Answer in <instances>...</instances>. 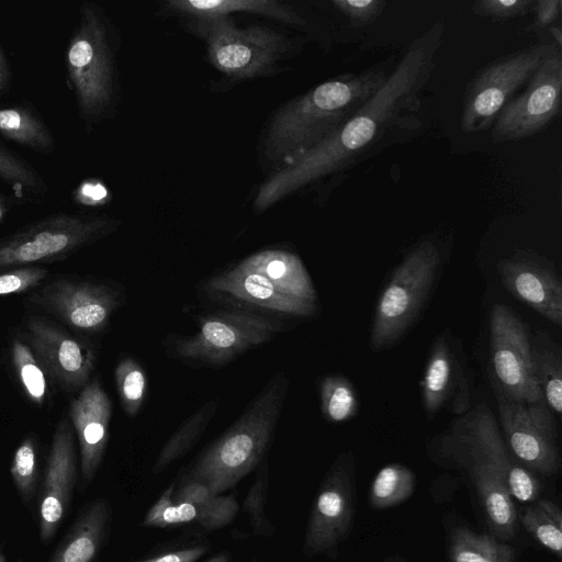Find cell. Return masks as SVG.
<instances>
[{"label": "cell", "instance_id": "f1b7e54d", "mask_svg": "<svg viewBox=\"0 0 562 562\" xmlns=\"http://www.w3.org/2000/svg\"><path fill=\"white\" fill-rule=\"evenodd\" d=\"M518 521L541 547L561 560L562 512L555 503L531 502L518 513Z\"/></svg>", "mask_w": 562, "mask_h": 562}, {"label": "cell", "instance_id": "8d00e7d4", "mask_svg": "<svg viewBox=\"0 0 562 562\" xmlns=\"http://www.w3.org/2000/svg\"><path fill=\"white\" fill-rule=\"evenodd\" d=\"M0 178L18 190H43V182L37 172L2 146H0Z\"/></svg>", "mask_w": 562, "mask_h": 562}, {"label": "cell", "instance_id": "ba28073f", "mask_svg": "<svg viewBox=\"0 0 562 562\" xmlns=\"http://www.w3.org/2000/svg\"><path fill=\"white\" fill-rule=\"evenodd\" d=\"M212 66L233 80L269 75L290 49L279 32L261 25L239 27L231 16L202 27Z\"/></svg>", "mask_w": 562, "mask_h": 562}, {"label": "cell", "instance_id": "ffe728a7", "mask_svg": "<svg viewBox=\"0 0 562 562\" xmlns=\"http://www.w3.org/2000/svg\"><path fill=\"white\" fill-rule=\"evenodd\" d=\"M74 428L61 419L54 431L40 499V533L49 540L63 520L76 477Z\"/></svg>", "mask_w": 562, "mask_h": 562}, {"label": "cell", "instance_id": "7402d4cb", "mask_svg": "<svg viewBox=\"0 0 562 562\" xmlns=\"http://www.w3.org/2000/svg\"><path fill=\"white\" fill-rule=\"evenodd\" d=\"M165 8L193 19L200 27L237 12L260 14L292 25L304 24L293 7L276 0H168Z\"/></svg>", "mask_w": 562, "mask_h": 562}, {"label": "cell", "instance_id": "4fadbf2b", "mask_svg": "<svg viewBox=\"0 0 562 562\" xmlns=\"http://www.w3.org/2000/svg\"><path fill=\"white\" fill-rule=\"evenodd\" d=\"M355 509L356 463L351 453H341L314 499L305 533V554L335 559L339 543L352 527Z\"/></svg>", "mask_w": 562, "mask_h": 562}, {"label": "cell", "instance_id": "60d3db41", "mask_svg": "<svg viewBox=\"0 0 562 562\" xmlns=\"http://www.w3.org/2000/svg\"><path fill=\"white\" fill-rule=\"evenodd\" d=\"M331 3L356 25L372 23L385 7L384 0H334Z\"/></svg>", "mask_w": 562, "mask_h": 562}, {"label": "cell", "instance_id": "83f0119b", "mask_svg": "<svg viewBox=\"0 0 562 562\" xmlns=\"http://www.w3.org/2000/svg\"><path fill=\"white\" fill-rule=\"evenodd\" d=\"M0 134L40 153H49L54 147V137L45 123L22 105L0 109Z\"/></svg>", "mask_w": 562, "mask_h": 562}, {"label": "cell", "instance_id": "5bb4252c", "mask_svg": "<svg viewBox=\"0 0 562 562\" xmlns=\"http://www.w3.org/2000/svg\"><path fill=\"white\" fill-rule=\"evenodd\" d=\"M562 92V60L559 49L550 54L527 82L496 116L495 143L530 137L546 128L559 114Z\"/></svg>", "mask_w": 562, "mask_h": 562}, {"label": "cell", "instance_id": "f546056e", "mask_svg": "<svg viewBox=\"0 0 562 562\" xmlns=\"http://www.w3.org/2000/svg\"><path fill=\"white\" fill-rule=\"evenodd\" d=\"M217 407V400H211L179 426L157 456L153 468L154 474L183 457L195 445L214 418Z\"/></svg>", "mask_w": 562, "mask_h": 562}, {"label": "cell", "instance_id": "4dcf8cb0", "mask_svg": "<svg viewBox=\"0 0 562 562\" xmlns=\"http://www.w3.org/2000/svg\"><path fill=\"white\" fill-rule=\"evenodd\" d=\"M415 473L405 464L389 463L374 475L369 488V504L382 510L406 502L415 492Z\"/></svg>", "mask_w": 562, "mask_h": 562}, {"label": "cell", "instance_id": "9a60e30c", "mask_svg": "<svg viewBox=\"0 0 562 562\" xmlns=\"http://www.w3.org/2000/svg\"><path fill=\"white\" fill-rule=\"evenodd\" d=\"M423 411L434 418L446 411L461 416L472 408V376L461 339L446 328L429 349L420 381Z\"/></svg>", "mask_w": 562, "mask_h": 562}, {"label": "cell", "instance_id": "f6af8a7d", "mask_svg": "<svg viewBox=\"0 0 562 562\" xmlns=\"http://www.w3.org/2000/svg\"><path fill=\"white\" fill-rule=\"evenodd\" d=\"M9 82V69L5 57L0 48V91L3 90Z\"/></svg>", "mask_w": 562, "mask_h": 562}, {"label": "cell", "instance_id": "9c48e42d", "mask_svg": "<svg viewBox=\"0 0 562 562\" xmlns=\"http://www.w3.org/2000/svg\"><path fill=\"white\" fill-rule=\"evenodd\" d=\"M488 372L496 398L517 403L543 401L532 374L528 327L505 304H495L490 315Z\"/></svg>", "mask_w": 562, "mask_h": 562}, {"label": "cell", "instance_id": "e575fe53", "mask_svg": "<svg viewBox=\"0 0 562 562\" xmlns=\"http://www.w3.org/2000/svg\"><path fill=\"white\" fill-rule=\"evenodd\" d=\"M175 485H170L144 517L146 527L166 528L169 526L196 521L195 507L183 501H173Z\"/></svg>", "mask_w": 562, "mask_h": 562}, {"label": "cell", "instance_id": "3957f363", "mask_svg": "<svg viewBox=\"0 0 562 562\" xmlns=\"http://www.w3.org/2000/svg\"><path fill=\"white\" fill-rule=\"evenodd\" d=\"M387 76L385 70L376 68L340 76L290 100L270 121L266 156L286 165L316 146L361 109Z\"/></svg>", "mask_w": 562, "mask_h": 562}, {"label": "cell", "instance_id": "8fae6325", "mask_svg": "<svg viewBox=\"0 0 562 562\" xmlns=\"http://www.w3.org/2000/svg\"><path fill=\"white\" fill-rule=\"evenodd\" d=\"M195 334L177 340L182 359L220 366L274 337L281 326L263 316L240 311H220L200 317Z\"/></svg>", "mask_w": 562, "mask_h": 562}, {"label": "cell", "instance_id": "30bf717a", "mask_svg": "<svg viewBox=\"0 0 562 562\" xmlns=\"http://www.w3.org/2000/svg\"><path fill=\"white\" fill-rule=\"evenodd\" d=\"M558 48L537 44L502 57L482 69L464 97L461 127L464 132L488 128L502 109L527 85L542 61Z\"/></svg>", "mask_w": 562, "mask_h": 562}, {"label": "cell", "instance_id": "6da1fadb", "mask_svg": "<svg viewBox=\"0 0 562 562\" xmlns=\"http://www.w3.org/2000/svg\"><path fill=\"white\" fill-rule=\"evenodd\" d=\"M443 24L437 22L415 38L381 89L323 142L284 165L259 188L254 209L261 213L282 199L341 171L375 146L417 104L440 46Z\"/></svg>", "mask_w": 562, "mask_h": 562}, {"label": "cell", "instance_id": "2e32d148", "mask_svg": "<svg viewBox=\"0 0 562 562\" xmlns=\"http://www.w3.org/2000/svg\"><path fill=\"white\" fill-rule=\"evenodd\" d=\"M33 299L67 326L85 333L103 330L122 303L121 294L106 284L67 278L50 281Z\"/></svg>", "mask_w": 562, "mask_h": 562}, {"label": "cell", "instance_id": "7a4b0ae2", "mask_svg": "<svg viewBox=\"0 0 562 562\" xmlns=\"http://www.w3.org/2000/svg\"><path fill=\"white\" fill-rule=\"evenodd\" d=\"M430 459L462 473L474 488L491 535L509 541L519 529L515 502L531 503L540 481L509 452L497 418L485 403L458 416L427 445Z\"/></svg>", "mask_w": 562, "mask_h": 562}, {"label": "cell", "instance_id": "ab89813d", "mask_svg": "<svg viewBox=\"0 0 562 562\" xmlns=\"http://www.w3.org/2000/svg\"><path fill=\"white\" fill-rule=\"evenodd\" d=\"M533 3L532 0H480L472 4V9L483 18L508 20L526 14Z\"/></svg>", "mask_w": 562, "mask_h": 562}, {"label": "cell", "instance_id": "d4e9b609", "mask_svg": "<svg viewBox=\"0 0 562 562\" xmlns=\"http://www.w3.org/2000/svg\"><path fill=\"white\" fill-rule=\"evenodd\" d=\"M531 369L544 403L554 416L562 412V348L548 333L530 337Z\"/></svg>", "mask_w": 562, "mask_h": 562}, {"label": "cell", "instance_id": "1f68e13d", "mask_svg": "<svg viewBox=\"0 0 562 562\" xmlns=\"http://www.w3.org/2000/svg\"><path fill=\"white\" fill-rule=\"evenodd\" d=\"M321 411L330 423H344L359 411V398L352 382L344 375L331 374L319 383Z\"/></svg>", "mask_w": 562, "mask_h": 562}, {"label": "cell", "instance_id": "44dd1931", "mask_svg": "<svg viewBox=\"0 0 562 562\" xmlns=\"http://www.w3.org/2000/svg\"><path fill=\"white\" fill-rule=\"evenodd\" d=\"M112 414L111 400L99 379L90 380L70 403L69 416L80 448V470L86 482L102 461Z\"/></svg>", "mask_w": 562, "mask_h": 562}, {"label": "cell", "instance_id": "681fc988", "mask_svg": "<svg viewBox=\"0 0 562 562\" xmlns=\"http://www.w3.org/2000/svg\"><path fill=\"white\" fill-rule=\"evenodd\" d=\"M0 562H7L2 552H0Z\"/></svg>", "mask_w": 562, "mask_h": 562}, {"label": "cell", "instance_id": "52a82bcc", "mask_svg": "<svg viewBox=\"0 0 562 562\" xmlns=\"http://www.w3.org/2000/svg\"><path fill=\"white\" fill-rule=\"evenodd\" d=\"M117 226L113 218L58 214L0 239V271L54 261L97 241Z\"/></svg>", "mask_w": 562, "mask_h": 562}, {"label": "cell", "instance_id": "e0dca14e", "mask_svg": "<svg viewBox=\"0 0 562 562\" xmlns=\"http://www.w3.org/2000/svg\"><path fill=\"white\" fill-rule=\"evenodd\" d=\"M30 347L48 376L65 391L82 389L95 367V351L52 321L33 315L26 322Z\"/></svg>", "mask_w": 562, "mask_h": 562}, {"label": "cell", "instance_id": "74e56055", "mask_svg": "<svg viewBox=\"0 0 562 562\" xmlns=\"http://www.w3.org/2000/svg\"><path fill=\"white\" fill-rule=\"evenodd\" d=\"M267 476V467L263 464L258 471L244 504V510L248 514L255 532L266 536L273 532V527L265 515Z\"/></svg>", "mask_w": 562, "mask_h": 562}, {"label": "cell", "instance_id": "4316f807", "mask_svg": "<svg viewBox=\"0 0 562 562\" xmlns=\"http://www.w3.org/2000/svg\"><path fill=\"white\" fill-rule=\"evenodd\" d=\"M172 498L192 504L198 513L196 521L205 529L228 525L238 512L237 501L232 495L214 494L203 483L190 477L173 492Z\"/></svg>", "mask_w": 562, "mask_h": 562}, {"label": "cell", "instance_id": "ee69618b", "mask_svg": "<svg viewBox=\"0 0 562 562\" xmlns=\"http://www.w3.org/2000/svg\"><path fill=\"white\" fill-rule=\"evenodd\" d=\"M537 25L546 27L551 25L561 12V0H537L533 3Z\"/></svg>", "mask_w": 562, "mask_h": 562}, {"label": "cell", "instance_id": "836d02e7", "mask_svg": "<svg viewBox=\"0 0 562 562\" xmlns=\"http://www.w3.org/2000/svg\"><path fill=\"white\" fill-rule=\"evenodd\" d=\"M114 378L124 412L131 417L136 416L147 392V378L143 367L134 358L125 357L117 363Z\"/></svg>", "mask_w": 562, "mask_h": 562}, {"label": "cell", "instance_id": "5b68a950", "mask_svg": "<svg viewBox=\"0 0 562 562\" xmlns=\"http://www.w3.org/2000/svg\"><path fill=\"white\" fill-rule=\"evenodd\" d=\"M441 252L430 239L418 243L396 266L376 301L370 348L396 345L420 315L441 267Z\"/></svg>", "mask_w": 562, "mask_h": 562}, {"label": "cell", "instance_id": "cb8c5ba5", "mask_svg": "<svg viewBox=\"0 0 562 562\" xmlns=\"http://www.w3.org/2000/svg\"><path fill=\"white\" fill-rule=\"evenodd\" d=\"M109 506L103 499L92 503L77 519L50 562H92L104 537Z\"/></svg>", "mask_w": 562, "mask_h": 562}, {"label": "cell", "instance_id": "ac0fdd59", "mask_svg": "<svg viewBox=\"0 0 562 562\" xmlns=\"http://www.w3.org/2000/svg\"><path fill=\"white\" fill-rule=\"evenodd\" d=\"M497 271L510 295L561 327L562 282L548 258L532 250L519 249L499 260Z\"/></svg>", "mask_w": 562, "mask_h": 562}, {"label": "cell", "instance_id": "7c38bea8", "mask_svg": "<svg viewBox=\"0 0 562 562\" xmlns=\"http://www.w3.org/2000/svg\"><path fill=\"white\" fill-rule=\"evenodd\" d=\"M498 426L510 454L533 474L554 476L562 459L555 416L544 401L496 398Z\"/></svg>", "mask_w": 562, "mask_h": 562}, {"label": "cell", "instance_id": "f35d334b", "mask_svg": "<svg viewBox=\"0 0 562 562\" xmlns=\"http://www.w3.org/2000/svg\"><path fill=\"white\" fill-rule=\"evenodd\" d=\"M48 270L41 266H21L0 273V295L23 293L42 283Z\"/></svg>", "mask_w": 562, "mask_h": 562}, {"label": "cell", "instance_id": "7bdbcfd3", "mask_svg": "<svg viewBox=\"0 0 562 562\" xmlns=\"http://www.w3.org/2000/svg\"><path fill=\"white\" fill-rule=\"evenodd\" d=\"M207 546L200 544L160 554L139 562H195L207 551Z\"/></svg>", "mask_w": 562, "mask_h": 562}, {"label": "cell", "instance_id": "bcb514c9", "mask_svg": "<svg viewBox=\"0 0 562 562\" xmlns=\"http://www.w3.org/2000/svg\"><path fill=\"white\" fill-rule=\"evenodd\" d=\"M9 212V203L7 199L0 194V223L3 221Z\"/></svg>", "mask_w": 562, "mask_h": 562}, {"label": "cell", "instance_id": "484cf974", "mask_svg": "<svg viewBox=\"0 0 562 562\" xmlns=\"http://www.w3.org/2000/svg\"><path fill=\"white\" fill-rule=\"evenodd\" d=\"M450 562H515V550L493 535L477 533L464 526L454 527L449 536Z\"/></svg>", "mask_w": 562, "mask_h": 562}, {"label": "cell", "instance_id": "d6a6232c", "mask_svg": "<svg viewBox=\"0 0 562 562\" xmlns=\"http://www.w3.org/2000/svg\"><path fill=\"white\" fill-rule=\"evenodd\" d=\"M11 359L27 398L36 405H43L48 392V374L31 347L20 339H14L11 346Z\"/></svg>", "mask_w": 562, "mask_h": 562}, {"label": "cell", "instance_id": "603a6c76", "mask_svg": "<svg viewBox=\"0 0 562 562\" xmlns=\"http://www.w3.org/2000/svg\"><path fill=\"white\" fill-rule=\"evenodd\" d=\"M238 265L268 279L282 293L317 304V293L301 258L281 249L255 252Z\"/></svg>", "mask_w": 562, "mask_h": 562}, {"label": "cell", "instance_id": "d590c367", "mask_svg": "<svg viewBox=\"0 0 562 562\" xmlns=\"http://www.w3.org/2000/svg\"><path fill=\"white\" fill-rule=\"evenodd\" d=\"M10 472L18 492L25 502H30L37 485L36 443L32 437L24 438L15 449Z\"/></svg>", "mask_w": 562, "mask_h": 562}, {"label": "cell", "instance_id": "c3c4849f", "mask_svg": "<svg viewBox=\"0 0 562 562\" xmlns=\"http://www.w3.org/2000/svg\"><path fill=\"white\" fill-rule=\"evenodd\" d=\"M551 32L553 33L554 37L557 38V43L560 46L561 45V30L558 27L551 29Z\"/></svg>", "mask_w": 562, "mask_h": 562}, {"label": "cell", "instance_id": "277c9868", "mask_svg": "<svg viewBox=\"0 0 562 562\" xmlns=\"http://www.w3.org/2000/svg\"><path fill=\"white\" fill-rule=\"evenodd\" d=\"M288 385L284 373L274 374L241 416L200 456L190 479L222 494L254 470L272 439Z\"/></svg>", "mask_w": 562, "mask_h": 562}, {"label": "cell", "instance_id": "8992f818", "mask_svg": "<svg viewBox=\"0 0 562 562\" xmlns=\"http://www.w3.org/2000/svg\"><path fill=\"white\" fill-rule=\"evenodd\" d=\"M66 64L81 116L89 122L104 117L114 104L115 60L105 20L90 3L81 8Z\"/></svg>", "mask_w": 562, "mask_h": 562}, {"label": "cell", "instance_id": "b9f144b4", "mask_svg": "<svg viewBox=\"0 0 562 562\" xmlns=\"http://www.w3.org/2000/svg\"><path fill=\"white\" fill-rule=\"evenodd\" d=\"M108 196L106 188L97 180H87L77 188L75 199L78 203L97 205L103 203Z\"/></svg>", "mask_w": 562, "mask_h": 562}, {"label": "cell", "instance_id": "d6986e66", "mask_svg": "<svg viewBox=\"0 0 562 562\" xmlns=\"http://www.w3.org/2000/svg\"><path fill=\"white\" fill-rule=\"evenodd\" d=\"M204 289L214 300L271 313L310 317L317 311V304L282 293L268 279L240 265L212 277Z\"/></svg>", "mask_w": 562, "mask_h": 562}, {"label": "cell", "instance_id": "f907efd6", "mask_svg": "<svg viewBox=\"0 0 562 562\" xmlns=\"http://www.w3.org/2000/svg\"><path fill=\"white\" fill-rule=\"evenodd\" d=\"M389 562H405V561H403V560H401V559H397V558H394V559H392V560H391V561H389Z\"/></svg>", "mask_w": 562, "mask_h": 562}, {"label": "cell", "instance_id": "7dc6e473", "mask_svg": "<svg viewBox=\"0 0 562 562\" xmlns=\"http://www.w3.org/2000/svg\"><path fill=\"white\" fill-rule=\"evenodd\" d=\"M228 561H229L228 555L223 552V553H220V554L211 558L206 562H228Z\"/></svg>", "mask_w": 562, "mask_h": 562}]
</instances>
